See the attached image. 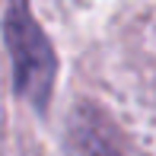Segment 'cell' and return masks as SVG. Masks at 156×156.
<instances>
[{"label": "cell", "instance_id": "cell-1", "mask_svg": "<svg viewBox=\"0 0 156 156\" xmlns=\"http://www.w3.org/2000/svg\"><path fill=\"white\" fill-rule=\"evenodd\" d=\"M3 41L10 48L13 89L35 112H45L54 96L58 80V54L35 13L26 3H10L3 13Z\"/></svg>", "mask_w": 156, "mask_h": 156}, {"label": "cell", "instance_id": "cell-2", "mask_svg": "<svg viewBox=\"0 0 156 156\" xmlns=\"http://www.w3.org/2000/svg\"><path fill=\"white\" fill-rule=\"evenodd\" d=\"M108 121L102 112H96L93 105H80L70 118V144L80 156H118V147L112 140Z\"/></svg>", "mask_w": 156, "mask_h": 156}]
</instances>
